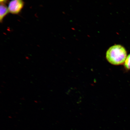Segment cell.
Here are the masks:
<instances>
[{
	"label": "cell",
	"mask_w": 130,
	"mask_h": 130,
	"mask_svg": "<svg viewBox=\"0 0 130 130\" xmlns=\"http://www.w3.org/2000/svg\"><path fill=\"white\" fill-rule=\"evenodd\" d=\"M8 7L5 4H1L0 6V21L2 22L5 17L9 13Z\"/></svg>",
	"instance_id": "cell-3"
},
{
	"label": "cell",
	"mask_w": 130,
	"mask_h": 130,
	"mask_svg": "<svg viewBox=\"0 0 130 130\" xmlns=\"http://www.w3.org/2000/svg\"><path fill=\"white\" fill-rule=\"evenodd\" d=\"M127 52L122 45H116L112 46L106 53V58L110 64L115 66L124 64L127 57Z\"/></svg>",
	"instance_id": "cell-1"
},
{
	"label": "cell",
	"mask_w": 130,
	"mask_h": 130,
	"mask_svg": "<svg viewBox=\"0 0 130 130\" xmlns=\"http://www.w3.org/2000/svg\"><path fill=\"white\" fill-rule=\"evenodd\" d=\"M124 66L126 70H130V54L127 57L124 63Z\"/></svg>",
	"instance_id": "cell-4"
},
{
	"label": "cell",
	"mask_w": 130,
	"mask_h": 130,
	"mask_svg": "<svg viewBox=\"0 0 130 130\" xmlns=\"http://www.w3.org/2000/svg\"><path fill=\"white\" fill-rule=\"evenodd\" d=\"M8 0H0V2L1 4H5L7 2Z\"/></svg>",
	"instance_id": "cell-5"
},
{
	"label": "cell",
	"mask_w": 130,
	"mask_h": 130,
	"mask_svg": "<svg viewBox=\"0 0 130 130\" xmlns=\"http://www.w3.org/2000/svg\"><path fill=\"white\" fill-rule=\"evenodd\" d=\"M24 0H11L8 5L9 12L13 14L20 13L24 7Z\"/></svg>",
	"instance_id": "cell-2"
}]
</instances>
